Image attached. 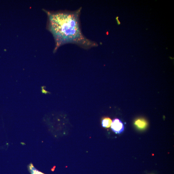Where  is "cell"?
Wrapping results in <instances>:
<instances>
[{
  "label": "cell",
  "mask_w": 174,
  "mask_h": 174,
  "mask_svg": "<svg viewBox=\"0 0 174 174\" xmlns=\"http://www.w3.org/2000/svg\"><path fill=\"white\" fill-rule=\"evenodd\" d=\"M135 125L139 129H142L145 128L147 126V123L144 120L142 119L138 120L135 123Z\"/></svg>",
  "instance_id": "obj_3"
},
{
  "label": "cell",
  "mask_w": 174,
  "mask_h": 174,
  "mask_svg": "<svg viewBox=\"0 0 174 174\" xmlns=\"http://www.w3.org/2000/svg\"><path fill=\"white\" fill-rule=\"evenodd\" d=\"M30 168L32 174H44L37 171L32 164L30 165Z\"/></svg>",
  "instance_id": "obj_5"
},
{
  "label": "cell",
  "mask_w": 174,
  "mask_h": 174,
  "mask_svg": "<svg viewBox=\"0 0 174 174\" xmlns=\"http://www.w3.org/2000/svg\"><path fill=\"white\" fill-rule=\"evenodd\" d=\"M81 10L56 12L45 11L48 17V30L55 40L54 51L68 43L75 44L84 49L98 46L95 42L85 37L81 31L79 19Z\"/></svg>",
  "instance_id": "obj_1"
},
{
  "label": "cell",
  "mask_w": 174,
  "mask_h": 174,
  "mask_svg": "<svg viewBox=\"0 0 174 174\" xmlns=\"http://www.w3.org/2000/svg\"><path fill=\"white\" fill-rule=\"evenodd\" d=\"M111 126L113 132L117 134L121 133L124 130L123 123L121 120L118 118L113 120Z\"/></svg>",
  "instance_id": "obj_2"
},
{
  "label": "cell",
  "mask_w": 174,
  "mask_h": 174,
  "mask_svg": "<svg viewBox=\"0 0 174 174\" xmlns=\"http://www.w3.org/2000/svg\"><path fill=\"white\" fill-rule=\"evenodd\" d=\"M112 121L109 118H105L102 121V126L105 128L109 127L111 126Z\"/></svg>",
  "instance_id": "obj_4"
}]
</instances>
